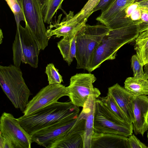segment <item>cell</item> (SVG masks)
I'll return each mask as SVG.
<instances>
[{
  "label": "cell",
  "instance_id": "1",
  "mask_svg": "<svg viewBox=\"0 0 148 148\" xmlns=\"http://www.w3.org/2000/svg\"><path fill=\"white\" fill-rule=\"evenodd\" d=\"M139 21L110 30L94 51L86 70L91 72L107 60L115 59L118 51L126 44L133 42L139 33Z\"/></svg>",
  "mask_w": 148,
  "mask_h": 148
},
{
  "label": "cell",
  "instance_id": "2",
  "mask_svg": "<svg viewBox=\"0 0 148 148\" xmlns=\"http://www.w3.org/2000/svg\"><path fill=\"white\" fill-rule=\"evenodd\" d=\"M79 107L70 101H58L31 114L17 118L30 135L72 114L79 112Z\"/></svg>",
  "mask_w": 148,
  "mask_h": 148
},
{
  "label": "cell",
  "instance_id": "3",
  "mask_svg": "<svg viewBox=\"0 0 148 148\" xmlns=\"http://www.w3.org/2000/svg\"><path fill=\"white\" fill-rule=\"evenodd\" d=\"M0 85L14 107L23 112L31 92L20 68L14 65L0 66Z\"/></svg>",
  "mask_w": 148,
  "mask_h": 148
},
{
  "label": "cell",
  "instance_id": "4",
  "mask_svg": "<svg viewBox=\"0 0 148 148\" xmlns=\"http://www.w3.org/2000/svg\"><path fill=\"white\" fill-rule=\"evenodd\" d=\"M110 29L101 24H86L76 36V68L86 69L92 53Z\"/></svg>",
  "mask_w": 148,
  "mask_h": 148
},
{
  "label": "cell",
  "instance_id": "5",
  "mask_svg": "<svg viewBox=\"0 0 148 148\" xmlns=\"http://www.w3.org/2000/svg\"><path fill=\"white\" fill-rule=\"evenodd\" d=\"M40 49L30 29L25 24V27L20 24L17 26L13 44V60L14 65L19 67L21 63L37 68Z\"/></svg>",
  "mask_w": 148,
  "mask_h": 148
},
{
  "label": "cell",
  "instance_id": "6",
  "mask_svg": "<svg viewBox=\"0 0 148 148\" xmlns=\"http://www.w3.org/2000/svg\"><path fill=\"white\" fill-rule=\"evenodd\" d=\"M94 132L114 134L128 137L132 134L133 124L127 125L119 119L98 98L95 102Z\"/></svg>",
  "mask_w": 148,
  "mask_h": 148
},
{
  "label": "cell",
  "instance_id": "7",
  "mask_svg": "<svg viewBox=\"0 0 148 148\" xmlns=\"http://www.w3.org/2000/svg\"><path fill=\"white\" fill-rule=\"evenodd\" d=\"M23 11L25 23L30 29L40 50L47 46L49 38L43 20L39 0H17Z\"/></svg>",
  "mask_w": 148,
  "mask_h": 148
},
{
  "label": "cell",
  "instance_id": "8",
  "mask_svg": "<svg viewBox=\"0 0 148 148\" xmlns=\"http://www.w3.org/2000/svg\"><path fill=\"white\" fill-rule=\"evenodd\" d=\"M0 135L11 144L13 148H30L33 142L32 136L22 126L17 119L5 112L0 118Z\"/></svg>",
  "mask_w": 148,
  "mask_h": 148
},
{
  "label": "cell",
  "instance_id": "9",
  "mask_svg": "<svg viewBox=\"0 0 148 148\" xmlns=\"http://www.w3.org/2000/svg\"><path fill=\"white\" fill-rule=\"evenodd\" d=\"M79 113L72 114L36 132L32 135L33 142L47 148L73 126Z\"/></svg>",
  "mask_w": 148,
  "mask_h": 148
},
{
  "label": "cell",
  "instance_id": "10",
  "mask_svg": "<svg viewBox=\"0 0 148 148\" xmlns=\"http://www.w3.org/2000/svg\"><path fill=\"white\" fill-rule=\"evenodd\" d=\"M96 78L91 73H79L72 76L69 85L67 86L70 101L74 105L83 107L89 96L97 88L93 84Z\"/></svg>",
  "mask_w": 148,
  "mask_h": 148
},
{
  "label": "cell",
  "instance_id": "11",
  "mask_svg": "<svg viewBox=\"0 0 148 148\" xmlns=\"http://www.w3.org/2000/svg\"><path fill=\"white\" fill-rule=\"evenodd\" d=\"M67 87L60 84H49L43 88L27 103L23 112L27 116L58 101L61 97L68 96Z\"/></svg>",
  "mask_w": 148,
  "mask_h": 148
},
{
  "label": "cell",
  "instance_id": "12",
  "mask_svg": "<svg viewBox=\"0 0 148 148\" xmlns=\"http://www.w3.org/2000/svg\"><path fill=\"white\" fill-rule=\"evenodd\" d=\"M73 12L70 11L60 21L61 15L57 20L50 24L47 29V36L50 38L52 36L56 37H72L76 36L79 32L86 24V22H79L73 17Z\"/></svg>",
  "mask_w": 148,
  "mask_h": 148
},
{
  "label": "cell",
  "instance_id": "13",
  "mask_svg": "<svg viewBox=\"0 0 148 148\" xmlns=\"http://www.w3.org/2000/svg\"><path fill=\"white\" fill-rule=\"evenodd\" d=\"M85 122L84 116L79 114L73 126L47 148H84L83 136Z\"/></svg>",
  "mask_w": 148,
  "mask_h": 148
},
{
  "label": "cell",
  "instance_id": "14",
  "mask_svg": "<svg viewBox=\"0 0 148 148\" xmlns=\"http://www.w3.org/2000/svg\"><path fill=\"white\" fill-rule=\"evenodd\" d=\"M133 112L134 119L132 124L134 133L143 136L148 130L147 119L148 114V97L147 95L134 96Z\"/></svg>",
  "mask_w": 148,
  "mask_h": 148
},
{
  "label": "cell",
  "instance_id": "15",
  "mask_svg": "<svg viewBox=\"0 0 148 148\" xmlns=\"http://www.w3.org/2000/svg\"><path fill=\"white\" fill-rule=\"evenodd\" d=\"M101 94L100 91L97 88L94 92L90 95L80 112L86 120L83 136L84 148H91V140L94 132L95 102Z\"/></svg>",
  "mask_w": 148,
  "mask_h": 148
},
{
  "label": "cell",
  "instance_id": "16",
  "mask_svg": "<svg viewBox=\"0 0 148 148\" xmlns=\"http://www.w3.org/2000/svg\"><path fill=\"white\" fill-rule=\"evenodd\" d=\"M108 94L114 98L130 123H132L134 119L133 112L134 96L118 83L109 87Z\"/></svg>",
  "mask_w": 148,
  "mask_h": 148
},
{
  "label": "cell",
  "instance_id": "17",
  "mask_svg": "<svg viewBox=\"0 0 148 148\" xmlns=\"http://www.w3.org/2000/svg\"><path fill=\"white\" fill-rule=\"evenodd\" d=\"M128 137L114 134L94 132L91 148H129Z\"/></svg>",
  "mask_w": 148,
  "mask_h": 148
},
{
  "label": "cell",
  "instance_id": "18",
  "mask_svg": "<svg viewBox=\"0 0 148 148\" xmlns=\"http://www.w3.org/2000/svg\"><path fill=\"white\" fill-rule=\"evenodd\" d=\"M57 46L64 60L70 65L76 57V36L72 37H63L58 43Z\"/></svg>",
  "mask_w": 148,
  "mask_h": 148
},
{
  "label": "cell",
  "instance_id": "19",
  "mask_svg": "<svg viewBox=\"0 0 148 148\" xmlns=\"http://www.w3.org/2000/svg\"><path fill=\"white\" fill-rule=\"evenodd\" d=\"M124 84V88L134 96L148 95V79L129 77Z\"/></svg>",
  "mask_w": 148,
  "mask_h": 148
},
{
  "label": "cell",
  "instance_id": "20",
  "mask_svg": "<svg viewBox=\"0 0 148 148\" xmlns=\"http://www.w3.org/2000/svg\"><path fill=\"white\" fill-rule=\"evenodd\" d=\"M45 23L50 24L57 10H62V4L64 0H39Z\"/></svg>",
  "mask_w": 148,
  "mask_h": 148
},
{
  "label": "cell",
  "instance_id": "21",
  "mask_svg": "<svg viewBox=\"0 0 148 148\" xmlns=\"http://www.w3.org/2000/svg\"><path fill=\"white\" fill-rule=\"evenodd\" d=\"M134 49L143 66L148 63V30L140 33L135 40Z\"/></svg>",
  "mask_w": 148,
  "mask_h": 148
},
{
  "label": "cell",
  "instance_id": "22",
  "mask_svg": "<svg viewBox=\"0 0 148 148\" xmlns=\"http://www.w3.org/2000/svg\"><path fill=\"white\" fill-rule=\"evenodd\" d=\"M103 101L111 110L112 112L121 120L127 125H130L127 117L116 102L114 98L107 94L106 97H98Z\"/></svg>",
  "mask_w": 148,
  "mask_h": 148
},
{
  "label": "cell",
  "instance_id": "23",
  "mask_svg": "<svg viewBox=\"0 0 148 148\" xmlns=\"http://www.w3.org/2000/svg\"><path fill=\"white\" fill-rule=\"evenodd\" d=\"M100 0H88L81 10L74 15L79 22H87L88 18L93 13L94 9Z\"/></svg>",
  "mask_w": 148,
  "mask_h": 148
},
{
  "label": "cell",
  "instance_id": "24",
  "mask_svg": "<svg viewBox=\"0 0 148 148\" xmlns=\"http://www.w3.org/2000/svg\"><path fill=\"white\" fill-rule=\"evenodd\" d=\"M45 72L47 76L49 84H60L63 82L62 76L53 64L47 65Z\"/></svg>",
  "mask_w": 148,
  "mask_h": 148
},
{
  "label": "cell",
  "instance_id": "25",
  "mask_svg": "<svg viewBox=\"0 0 148 148\" xmlns=\"http://www.w3.org/2000/svg\"><path fill=\"white\" fill-rule=\"evenodd\" d=\"M13 13L16 24L18 26L21 21L25 22V18L22 9L17 0H4Z\"/></svg>",
  "mask_w": 148,
  "mask_h": 148
},
{
  "label": "cell",
  "instance_id": "26",
  "mask_svg": "<svg viewBox=\"0 0 148 148\" xmlns=\"http://www.w3.org/2000/svg\"><path fill=\"white\" fill-rule=\"evenodd\" d=\"M131 62L134 73L133 77L136 78L145 79V75L143 69V65L140 61L137 55H134L132 56Z\"/></svg>",
  "mask_w": 148,
  "mask_h": 148
},
{
  "label": "cell",
  "instance_id": "27",
  "mask_svg": "<svg viewBox=\"0 0 148 148\" xmlns=\"http://www.w3.org/2000/svg\"><path fill=\"white\" fill-rule=\"evenodd\" d=\"M135 0H115L113 3L114 9L117 11L125 10L130 4L133 3Z\"/></svg>",
  "mask_w": 148,
  "mask_h": 148
},
{
  "label": "cell",
  "instance_id": "28",
  "mask_svg": "<svg viewBox=\"0 0 148 148\" xmlns=\"http://www.w3.org/2000/svg\"><path fill=\"white\" fill-rule=\"evenodd\" d=\"M129 148H148L134 134H132L128 137Z\"/></svg>",
  "mask_w": 148,
  "mask_h": 148
},
{
  "label": "cell",
  "instance_id": "29",
  "mask_svg": "<svg viewBox=\"0 0 148 148\" xmlns=\"http://www.w3.org/2000/svg\"><path fill=\"white\" fill-rule=\"evenodd\" d=\"M115 0H100L97 5L94 9L93 12L99 10L101 12L108 7Z\"/></svg>",
  "mask_w": 148,
  "mask_h": 148
},
{
  "label": "cell",
  "instance_id": "30",
  "mask_svg": "<svg viewBox=\"0 0 148 148\" xmlns=\"http://www.w3.org/2000/svg\"><path fill=\"white\" fill-rule=\"evenodd\" d=\"M138 7V4L137 3L132 4L127 6L125 10L126 17L130 18V17L132 13Z\"/></svg>",
  "mask_w": 148,
  "mask_h": 148
},
{
  "label": "cell",
  "instance_id": "31",
  "mask_svg": "<svg viewBox=\"0 0 148 148\" xmlns=\"http://www.w3.org/2000/svg\"><path fill=\"white\" fill-rule=\"evenodd\" d=\"M141 12L140 8L138 7L131 14L130 18L133 21H136L141 18Z\"/></svg>",
  "mask_w": 148,
  "mask_h": 148
},
{
  "label": "cell",
  "instance_id": "32",
  "mask_svg": "<svg viewBox=\"0 0 148 148\" xmlns=\"http://www.w3.org/2000/svg\"><path fill=\"white\" fill-rule=\"evenodd\" d=\"M0 148H13L11 144L2 136L0 135Z\"/></svg>",
  "mask_w": 148,
  "mask_h": 148
},
{
  "label": "cell",
  "instance_id": "33",
  "mask_svg": "<svg viewBox=\"0 0 148 148\" xmlns=\"http://www.w3.org/2000/svg\"><path fill=\"white\" fill-rule=\"evenodd\" d=\"M137 3L138 4V7L148 9V0H143Z\"/></svg>",
  "mask_w": 148,
  "mask_h": 148
},
{
  "label": "cell",
  "instance_id": "34",
  "mask_svg": "<svg viewBox=\"0 0 148 148\" xmlns=\"http://www.w3.org/2000/svg\"><path fill=\"white\" fill-rule=\"evenodd\" d=\"M144 69V72L145 73V79H148V63L146 64L145 65Z\"/></svg>",
  "mask_w": 148,
  "mask_h": 148
},
{
  "label": "cell",
  "instance_id": "35",
  "mask_svg": "<svg viewBox=\"0 0 148 148\" xmlns=\"http://www.w3.org/2000/svg\"><path fill=\"white\" fill-rule=\"evenodd\" d=\"M0 43L1 44L2 42L3 38V33L1 29H0Z\"/></svg>",
  "mask_w": 148,
  "mask_h": 148
},
{
  "label": "cell",
  "instance_id": "36",
  "mask_svg": "<svg viewBox=\"0 0 148 148\" xmlns=\"http://www.w3.org/2000/svg\"><path fill=\"white\" fill-rule=\"evenodd\" d=\"M143 0H135L134 2V3H138V2H140Z\"/></svg>",
  "mask_w": 148,
  "mask_h": 148
},
{
  "label": "cell",
  "instance_id": "37",
  "mask_svg": "<svg viewBox=\"0 0 148 148\" xmlns=\"http://www.w3.org/2000/svg\"><path fill=\"white\" fill-rule=\"evenodd\" d=\"M147 128L148 130V114L147 115Z\"/></svg>",
  "mask_w": 148,
  "mask_h": 148
},
{
  "label": "cell",
  "instance_id": "38",
  "mask_svg": "<svg viewBox=\"0 0 148 148\" xmlns=\"http://www.w3.org/2000/svg\"><path fill=\"white\" fill-rule=\"evenodd\" d=\"M147 137L148 141V132H147Z\"/></svg>",
  "mask_w": 148,
  "mask_h": 148
},
{
  "label": "cell",
  "instance_id": "39",
  "mask_svg": "<svg viewBox=\"0 0 148 148\" xmlns=\"http://www.w3.org/2000/svg\"><path fill=\"white\" fill-rule=\"evenodd\" d=\"M135 0H134V1H135Z\"/></svg>",
  "mask_w": 148,
  "mask_h": 148
}]
</instances>
